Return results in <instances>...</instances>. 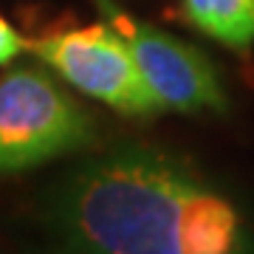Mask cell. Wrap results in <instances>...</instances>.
Segmentation results:
<instances>
[{
	"label": "cell",
	"mask_w": 254,
	"mask_h": 254,
	"mask_svg": "<svg viewBox=\"0 0 254 254\" xmlns=\"http://www.w3.org/2000/svg\"><path fill=\"white\" fill-rule=\"evenodd\" d=\"M46 254H254V220L181 155L119 144L40 200Z\"/></svg>",
	"instance_id": "1"
},
{
	"label": "cell",
	"mask_w": 254,
	"mask_h": 254,
	"mask_svg": "<svg viewBox=\"0 0 254 254\" xmlns=\"http://www.w3.org/2000/svg\"><path fill=\"white\" fill-rule=\"evenodd\" d=\"M91 141V116L51 73L11 68L0 76V175L34 170Z\"/></svg>",
	"instance_id": "2"
},
{
	"label": "cell",
	"mask_w": 254,
	"mask_h": 254,
	"mask_svg": "<svg viewBox=\"0 0 254 254\" xmlns=\"http://www.w3.org/2000/svg\"><path fill=\"white\" fill-rule=\"evenodd\" d=\"M28 48L71 88L119 110L122 116H161V108L147 88L127 43L105 20L40 37Z\"/></svg>",
	"instance_id": "3"
},
{
	"label": "cell",
	"mask_w": 254,
	"mask_h": 254,
	"mask_svg": "<svg viewBox=\"0 0 254 254\" xmlns=\"http://www.w3.org/2000/svg\"><path fill=\"white\" fill-rule=\"evenodd\" d=\"M96 9L127 43L161 113H223L229 108L218 71L203 51L136 20L113 0H96Z\"/></svg>",
	"instance_id": "4"
},
{
	"label": "cell",
	"mask_w": 254,
	"mask_h": 254,
	"mask_svg": "<svg viewBox=\"0 0 254 254\" xmlns=\"http://www.w3.org/2000/svg\"><path fill=\"white\" fill-rule=\"evenodd\" d=\"M181 17L232 51L254 48V0H181Z\"/></svg>",
	"instance_id": "5"
},
{
	"label": "cell",
	"mask_w": 254,
	"mask_h": 254,
	"mask_svg": "<svg viewBox=\"0 0 254 254\" xmlns=\"http://www.w3.org/2000/svg\"><path fill=\"white\" fill-rule=\"evenodd\" d=\"M23 48H26V40H23L6 20L0 17V65L11 63Z\"/></svg>",
	"instance_id": "6"
}]
</instances>
